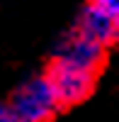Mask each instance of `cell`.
<instances>
[{
  "label": "cell",
  "instance_id": "6da1fadb",
  "mask_svg": "<svg viewBox=\"0 0 119 122\" xmlns=\"http://www.w3.org/2000/svg\"><path fill=\"white\" fill-rule=\"evenodd\" d=\"M7 107L15 112L19 122H51L54 115L61 110L46 73L29 76L24 83H19Z\"/></svg>",
  "mask_w": 119,
  "mask_h": 122
},
{
  "label": "cell",
  "instance_id": "7a4b0ae2",
  "mask_svg": "<svg viewBox=\"0 0 119 122\" xmlns=\"http://www.w3.org/2000/svg\"><path fill=\"white\" fill-rule=\"evenodd\" d=\"M73 29L110 49L119 34V0H90L80 10Z\"/></svg>",
  "mask_w": 119,
  "mask_h": 122
},
{
  "label": "cell",
  "instance_id": "3957f363",
  "mask_svg": "<svg viewBox=\"0 0 119 122\" xmlns=\"http://www.w3.org/2000/svg\"><path fill=\"white\" fill-rule=\"evenodd\" d=\"M107 56V49L102 44L87 39L80 32H68L61 42H58L56 51H54V64H63V66H73V68H83V71H97L102 68Z\"/></svg>",
  "mask_w": 119,
  "mask_h": 122
},
{
  "label": "cell",
  "instance_id": "277c9868",
  "mask_svg": "<svg viewBox=\"0 0 119 122\" xmlns=\"http://www.w3.org/2000/svg\"><path fill=\"white\" fill-rule=\"evenodd\" d=\"M46 78H49V83H51L54 93H56L58 105L68 107V105H75L80 100H85L92 93L97 73L83 71V68H73V66H63V64H54L51 61V66L46 71Z\"/></svg>",
  "mask_w": 119,
  "mask_h": 122
},
{
  "label": "cell",
  "instance_id": "5b68a950",
  "mask_svg": "<svg viewBox=\"0 0 119 122\" xmlns=\"http://www.w3.org/2000/svg\"><path fill=\"white\" fill-rule=\"evenodd\" d=\"M0 122H19V120L15 117V112L7 105H0Z\"/></svg>",
  "mask_w": 119,
  "mask_h": 122
}]
</instances>
